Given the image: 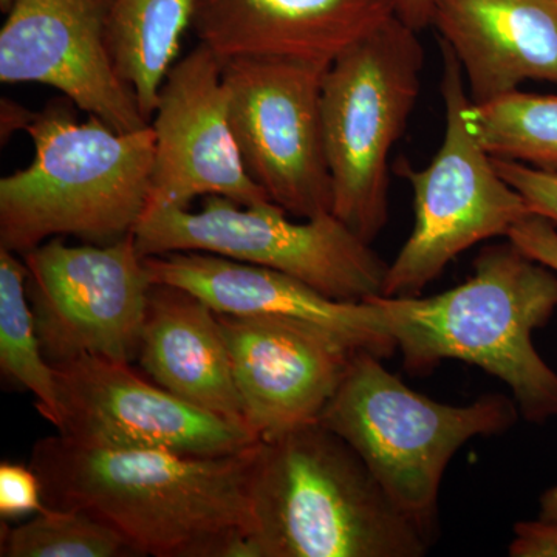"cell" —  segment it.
Instances as JSON below:
<instances>
[{
  "instance_id": "obj_5",
  "label": "cell",
  "mask_w": 557,
  "mask_h": 557,
  "mask_svg": "<svg viewBox=\"0 0 557 557\" xmlns=\"http://www.w3.org/2000/svg\"><path fill=\"white\" fill-rule=\"evenodd\" d=\"M520 418L515 398L483 395L446 405L418 394L369 350L355 355L319 423L361 457L429 544L440 530V490L450 460L472 438L494 437Z\"/></svg>"
},
{
  "instance_id": "obj_22",
  "label": "cell",
  "mask_w": 557,
  "mask_h": 557,
  "mask_svg": "<svg viewBox=\"0 0 557 557\" xmlns=\"http://www.w3.org/2000/svg\"><path fill=\"white\" fill-rule=\"evenodd\" d=\"M2 557H129L139 556L123 534L79 509L46 505L17 527L0 528Z\"/></svg>"
},
{
  "instance_id": "obj_1",
  "label": "cell",
  "mask_w": 557,
  "mask_h": 557,
  "mask_svg": "<svg viewBox=\"0 0 557 557\" xmlns=\"http://www.w3.org/2000/svg\"><path fill=\"white\" fill-rule=\"evenodd\" d=\"M260 443V442H259ZM201 457L40 438L30 465L49 507L79 509L123 534L139 556L248 557L256 449Z\"/></svg>"
},
{
  "instance_id": "obj_12",
  "label": "cell",
  "mask_w": 557,
  "mask_h": 557,
  "mask_svg": "<svg viewBox=\"0 0 557 557\" xmlns=\"http://www.w3.org/2000/svg\"><path fill=\"white\" fill-rule=\"evenodd\" d=\"M150 127L156 153L148 209L189 208L208 196L245 207L274 205L245 170L230 123L223 64L203 44L172 65Z\"/></svg>"
},
{
  "instance_id": "obj_21",
  "label": "cell",
  "mask_w": 557,
  "mask_h": 557,
  "mask_svg": "<svg viewBox=\"0 0 557 557\" xmlns=\"http://www.w3.org/2000/svg\"><path fill=\"white\" fill-rule=\"evenodd\" d=\"M469 127L493 159L557 172V95L516 90L469 104Z\"/></svg>"
},
{
  "instance_id": "obj_25",
  "label": "cell",
  "mask_w": 557,
  "mask_h": 557,
  "mask_svg": "<svg viewBox=\"0 0 557 557\" xmlns=\"http://www.w3.org/2000/svg\"><path fill=\"white\" fill-rule=\"evenodd\" d=\"M507 239L557 273V225L552 220L530 214L512 226Z\"/></svg>"
},
{
  "instance_id": "obj_28",
  "label": "cell",
  "mask_w": 557,
  "mask_h": 557,
  "mask_svg": "<svg viewBox=\"0 0 557 557\" xmlns=\"http://www.w3.org/2000/svg\"><path fill=\"white\" fill-rule=\"evenodd\" d=\"M36 113L25 109L17 102L3 98L0 104V138L2 143L9 141L16 132L27 131Z\"/></svg>"
},
{
  "instance_id": "obj_19",
  "label": "cell",
  "mask_w": 557,
  "mask_h": 557,
  "mask_svg": "<svg viewBox=\"0 0 557 557\" xmlns=\"http://www.w3.org/2000/svg\"><path fill=\"white\" fill-rule=\"evenodd\" d=\"M193 17L194 0H110V51L149 123Z\"/></svg>"
},
{
  "instance_id": "obj_30",
  "label": "cell",
  "mask_w": 557,
  "mask_h": 557,
  "mask_svg": "<svg viewBox=\"0 0 557 557\" xmlns=\"http://www.w3.org/2000/svg\"><path fill=\"white\" fill-rule=\"evenodd\" d=\"M14 0H0V10L3 14L9 13L11 7H13Z\"/></svg>"
},
{
  "instance_id": "obj_2",
  "label": "cell",
  "mask_w": 557,
  "mask_h": 557,
  "mask_svg": "<svg viewBox=\"0 0 557 557\" xmlns=\"http://www.w3.org/2000/svg\"><path fill=\"white\" fill-rule=\"evenodd\" d=\"M467 282L428 296H376L391 319L403 366L428 375L446 359L485 370L507 384L520 417L557 418V372L534 347L557 311V273L512 242L487 245Z\"/></svg>"
},
{
  "instance_id": "obj_9",
  "label": "cell",
  "mask_w": 557,
  "mask_h": 557,
  "mask_svg": "<svg viewBox=\"0 0 557 557\" xmlns=\"http://www.w3.org/2000/svg\"><path fill=\"white\" fill-rule=\"evenodd\" d=\"M27 296L50 366L81 357L138 358L152 278L134 234L112 244L54 237L22 256Z\"/></svg>"
},
{
  "instance_id": "obj_4",
  "label": "cell",
  "mask_w": 557,
  "mask_h": 557,
  "mask_svg": "<svg viewBox=\"0 0 557 557\" xmlns=\"http://www.w3.org/2000/svg\"><path fill=\"white\" fill-rule=\"evenodd\" d=\"M73 102L36 113L27 134L35 159L0 180V247L22 256L54 237L106 245L135 233L148 209L156 138L120 132Z\"/></svg>"
},
{
  "instance_id": "obj_16",
  "label": "cell",
  "mask_w": 557,
  "mask_h": 557,
  "mask_svg": "<svg viewBox=\"0 0 557 557\" xmlns=\"http://www.w3.org/2000/svg\"><path fill=\"white\" fill-rule=\"evenodd\" d=\"M145 265L152 282L186 289L220 314L302 319L338 330L383 359L398 351L376 296L359 302L332 299L288 274L208 252L148 256Z\"/></svg>"
},
{
  "instance_id": "obj_18",
  "label": "cell",
  "mask_w": 557,
  "mask_h": 557,
  "mask_svg": "<svg viewBox=\"0 0 557 557\" xmlns=\"http://www.w3.org/2000/svg\"><path fill=\"white\" fill-rule=\"evenodd\" d=\"M137 361L175 397L247 426L218 311L199 296L153 282Z\"/></svg>"
},
{
  "instance_id": "obj_24",
  "label": "cell",
  "mask_w": 557,
  "mask_h": 557,
  "mask_svg": "<svg viewBox=\"0 0 557 557\" xmlns=\"http://www.w3.org/2000/svg\"><path fill=\"white\" fill-rule=\"evenodd\" d=\"M46 508L42 483L32 465L0 463V518L35 516Z\"/></svg>"
},
{
  "instance_id": "obj_11",
  "label": "cell",
  "mask_w": 557,
  "mask_h": 557,
  "mask_svg": "<svg viewBox=\"0 0 557 557\" xmlns=\"http://www.w3.org/2000/svg\"><path fill=\"white\" fill-rule=\"evenodd\" d=\"M53 369L61 406L57 429L81 445L218 457L260 442L245 424L189 405L127 362L81 357Z\"/></svg>"
},
{
  "instance_id": "obj_29",
  "label": "cell",
  "mask_w": 557,
  "mask_h": 557,
  "mask_svg": "<svg viewBox=\"0 0 557 557\" xmlns=\"http://www.w3.org/2000/svg\"><path fill=\"white\" fill-rule=\"evenodd\" d=\"M539 519L557 520V485L548 487L539 498Z\"/></svg>"
},
{
  "instance_id": "obj_6",
  "label": "cell",
  "mask_w": 557,
  "mask_h": 557,
  "mask_svg": "<svg viewBox=\"0 0 557 557\" xmlns=\"http://www.w3.org/2000/svg\"><path fill=\"white\" fill-rule=\"evenodd\" d=\"M424 51L397 16L339 54L322 78L333 214L372 244L388 218V156L408 126Z\"/></svg>"
},
{
  "instance_id": "obj_26",
  "label": "cell",
  "mask_w": 557,
  "mask_h": 557,
  "mask_svg": "<svg viewBox=\"0 0 557 557\" xmlns=\"http://www.w3.org/2000/svg\"><path fill=\"white\" fill-rule=\"evenodd\" d=\"M511 557H557V520H522L512 527Z\"/></svg>"
},
{
  "instance_id": "obj_23",
  "label": "cell",
  "mask_w": 557,
  "mask_h": 557,
  "mask_svg": "<svg viewBox=\"0 0 557 557\" xmlns=\"http://www.w3.org/2000/svg\"><path fill=\"white\" fill-rule=\"evenodd\" d=\"M493 161L498 174L525 199L531 214L542 215L557 225V172L536 170L518 161Z\"/></svg>"
},
{
  "instance_id": "obj_27",
  "label": "cell",
  "mask_w": 557,
  "mask_h": 557,
  "mask_svg": "<svg viewBox=\"0 0 557 557\" xmlns=\"http://www.w3.org/2000/svg\"><path fill=\"white\" fill-rule=\"evenodd\" d=\"M435 2L437 0H395V14L412 30L420 33L434 22Z\"/></svg>"
},
{
  "instance_id": "obj_8",
  "label": "cell",
  "mask_w": 557,
  "mask_h": 557,
  "mask_svg": "<svg viewBox=\"0 0 557 557\" xmlns=\"http://www.w3.org/2000/svg\"><path fill=\"white\" fill-rule=\"evenodd\" d=\"M440 47L445 137L424 170H413L405 160L398 163L399 174L412 188L416 222L388 263L383 296H420L461 252L480 242L507 237L531 214L525 199L498 174L493 157L472 134L467 116L471 100L460 62L445 40Z\"/></svg>"
},
{
  "instance_id": "obj_14",
  "label": "cell",
  "mask_w": 557,
  "mask_h": 557,
  "mask_svg": "<svg viewBox=\"0 0 557 557\" xmlns=\"http://www.w3.org/2000/svg\"><path fill=\"white\" fill-rule=\"evenodd\" d=\"M218 314L245 423L260 442L318 423L355 355L368 350L302 319Z\"/></svg>"
},
{
  "instance_id": "obj_3",
  "label": "cell",
  "mask_w": 557,
  "mask_h": 557,
  "mask_svg": "<svg viewBox=\"0 0 557 557\" xmlns=\"http://www.w3.org/2000/svg\"><path fill=\"white\" fill-rule=\"evenodd\" d=\"M248 557H421L431 544L321 423L260 442Z\"/></svg>"
},
{
  "instance_id": "obj_20",
  "label": "cell",
  "mask_w": 557,
  "mask_h": 557,
  "mask_svg": "<svg viewBox=\"0 0 557 557\" xmlns=\"http://www.w3.org/2000/svg\"><path fill=\"white\" fill-rule=\"evenodd\" d=\"M0 247V370L17 387L32 392L40 417L61 423L53 366L44 357L30 300L24 259Z\"/></svg>"
},
{
  "instance_id": "obj_17",
  "label": "cell",
  "mask_w": 557,
  "mask_h": 557,
  "mask_svg": "<svg viewBox=\"0 0 557 557\" xmlns=\"http://www.w3.org/2000/svg\"><path fill=\"white\" fill-rule=\"evenodd\" d=\"M460 62L472 104L557 86V0H437L434 22Z\"/></svg>"
},
{
  "instance_id": "obj_15",
  "label": "cell",
  "mask_w": 557,
  "mask_h": 557,
  "mask_svg": "<svg viewBox=\"0 0 557 557\" xmlns=\"http://www.w3.org/2000/svg\"><path fill=\"white\" fill-rule=\"evenodd\" d=\"M395 14V0H194L193 28L222 62L271 58L329 69Z\"/></svg>"
},
{
  "instance_id": "obj_7",
  "label": "cell",
  "mask_w": 557,
  "mask_h": 557,
  "mask_svg": "<svg viewBox=\"0 0 557 557\" xmlns=\"http://www.w3.org/2000/svg\"><path fill=\"white\" fill-rule=\"evenodd\" d=\"M143 258L208 252L288 274L322 295L359 302L384 293L388 263L333 212L293 222L277 205L203 197L200 209H148L135 228Z\"/></svg>"
},
{
  "instance_id": "obj_10",
  "label": "cell",
  "mask_w": 557,
  "mask_h": 557,
  "mask_svg": "<svg viewBox=\"0 0 557 557\" xmlns=\"http://www.w3.org/2000/svg\"><path fill=\"white\" fill-rule=\"evenodd\" d=\"M222 64L230 123L249 177L293 218L333 212L321 113L327 69L271 58Z\"/></svg>"
},
{
  "instance_id": "obj_13",
  "label": "cell",
  "mask_w": 557,
  "mask_h": 557,
  "mask_svg": "<svg viewBox=\"0 0 557 557\" xmlns=\"http://www.w3.org/2000/svg\"><path fill=\"white\" fill-rule=\"evenodd\" d=\"M110 0H14L0 30V81L42 84L120 132L149 126L109 46Z\"/></svg>"
}]
</instances>
